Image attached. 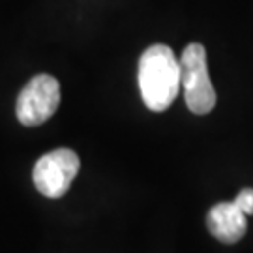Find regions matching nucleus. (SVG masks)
<instances>
[{
    "instance_id": "nucleus-1",
    "label": "nucleus",
    "mask_w": 253,
    "mask_h": 253,
    "mask_svg": "<svg viewBox=\"0 0 253 253\" xmlns=\"http://www.w3.org/2000/svg\"><path fill=\"white\" fill-rule=\"evenodd\" d=\"M139 88L145 105L162 113L172 105L180 92V60L171 47L156 43L139 58Z\"/></svg>"
},
{
    "instance_id": "nucleus-4",
    "label": "nucleus",
    "mask_w": 253,
    "mask_h": 253,
    "mask_svg": "<svg viewBox=\"0 0 253 253\" xmlns=\"http://www.w3.org/2000/svg\"><path fill=\"white\" fill-rule=\"evenodd\" d=\"M79 167V156L72 148H56L53 152L43 154L34 163L32 180L42 195L49 199H58L70 190Z\"/></svg>"
},
{
    "instance_id": "nucleus-5",
    "label": "nucleus",
    "mask_w": 253,
    "mask_h": 253,
    "mask_svg": "<svg viewBox=\"0 0 253 253\" xmlns=\"http://www.w3.org/2000/svg\"><path fill=\"white\" fill-rule=\"evenodd\" d=\"M207 227L210 235L223 244H235L248 231L246 214L235 203H217L208 210Z\"/></svg>"
},
{
    "instance_id": "nucleus-2",
    "label": "nucleus",
    "mask_w": 253,
    "mask_h": 253,
    "mask_svg": "<svg viewBox=\"0 0 253 253\" xmlns=\"http://www.w3.org/2000/svg\"><path fill=\"white\" fill-rule=\"evenodd\" d=\"M180 60V88L191 113L208 115L216 107V90L208 77L207 51L201 43H190L184 49Z\"/></svg>"
},
{
    "instance_id": "nucleus-6",
    "label": "nucleus",
    "mask_w": 253,
    "mask_h": 253,
    "mask_svg": "<svg viewBox=\"0 0 253 253\" xmlns=\"http://www.w3.org/2000/svg\"><path fill=\"white\" fill-rule=\"evenodd\" d=\"M233 203H235L236 207L244 212L246 216H252L253 214V190L252 188H244V190H240Z\"/></svg>"
},
{
    "instance_id": "nucleus-3",
    "label": "nucleus",
    "mask_w": 253,
    "mask_h": 253,
    "mask_svg": "<svg viewBox=\"0 0 253 253\" xmlns=\"http://www.w3.org/2000/svg\"><path fill=\"white\" fill-rule=\"evenodd\" d=\"M60 105V84L49 73L32 77L21 90L15 115L23 126H40L56 113Z\"/></svg>"
}]
</instances>
